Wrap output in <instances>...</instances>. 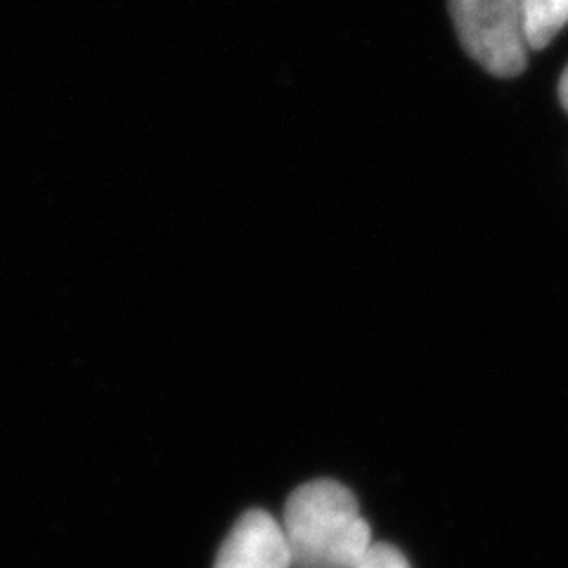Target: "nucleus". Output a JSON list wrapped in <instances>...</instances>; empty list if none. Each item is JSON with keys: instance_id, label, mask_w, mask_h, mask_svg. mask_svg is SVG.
I'll return each mask as SVG.
<instances>
[{"instance_id": "obj_1", "label": "nucleus", "mask_w": 568, "mask_h": 568, "mask_svg": "<svg viewBox=\"0 0 568 568\" xmlns=\"http://www.w3.org/2000/svg\"><path fill=\"white\" fill-rule=\"evenodd\" d=\"M280 526L294 568H355L375 545L355 495L332 478L298 486Z\"/></svg>"}, {"instance_id": "obj_2", "label": "nucleus", "mask_w": 568, "mask_h": 568, "mask_svg": "<svg viewBox=\"0 0 568 568\" xmlns=\"http://www.w3.org/2000/svg\"><path fill=\"white\" fill-rule=\"evenodd\" d=\"M453 24L469 55L495 77H519L528 62L519 0H450Z\"/></svg>"}, {"instance_id": "obj_3", "label": "nucleus", "mask_w": 568, "mask_h": 568, "mask_svg": "<svg viewBox=\"0 0 568 568\" xmlns=\"http://www.w3.org/2000/svg\"><path fill=\"white\" fill-rule=\"evenodd\" d=\"M213 568H294L280 521L263 509L244 511L223 540Z\"/></svg>"}, {"instance_id": "obj_4", "label": "nucleus", "mask_w": 568, "mask_h": 568, "mask_svg": "<svg viewBox=\"0 0 568 568\" xmlns=\"http://www.w3.org/2000/svg\"><path fill=\"white\" fill-rule=\"evenodd\" d=\"M528 50H542L568 24V0H519Z\"/></svg>"}, {"instance_id": "obj_5", "label": "nucleus", "mask_w": 568, "mask_h": 568, "mask_svg": "<svg viewBox=\"0 0 568 568\" xmlns=\"http://www.w3.org/2000/svg\"><path fill=\"white\" fill-rule=\"evenodd\" d=\"M355 568H410L400 549L388 542H375Z\"/></svg>"}, {"instance_id": "obj_6", "label": "nucleus", "mask_w": 568, "mask_h": 568, "mask_svg": "<svg viewBox=\"0 0 568 568\" xmlns=\"http://www.w3.org/2000/svg\"><path fill=\"white\" fill-rule=\"evenodd\" d=\"M559 100L564 104V110L568 112V67L564 69V77L559 81Z\"/></svg>"}]
</instances>
